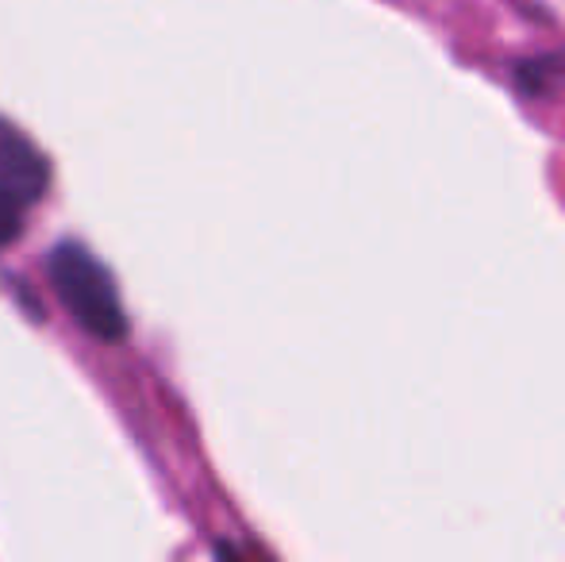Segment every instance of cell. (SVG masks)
<instances>
[{
	"label": "cell",
	"instance_id": "3957f363",
	"mask_svg": "<svg viewBox=\"0 0 565 562\" xmlns=\"http://www.w3.org/2000/svg\"><path fill=\"white\" fill-rule=\"evenodd\" d=\"M565 77V54H543V59H527L515 66V82L531 97H546V93L558 89Z\"/></svg>",
	"mask_w": 565,
	"mask_h": 562
},
{
	"label": "cell",
	"instance_id": "7a4b0ae2",
	"mask_svg": "<svg viewBox=\"0 0 565 562\" xmlns=\"http://www.w3.org/2000/svg\"><path fill=\"white\" fill-rule=\"evenodd\" d=\"M0 185L15 197L20 204L43 201L51 185V162L12 120L0 116Z\"/></svg>",
	"mask_w": 565,
	"mask_h": 562
},
{
	"label": "cell",
	"instance_id": "6da1fadb",
	"mask_svg": "<svg viewBox=\"0 0 565 562\" xmlns=\"http://www.w3.org/2000/svg\"><path fill=\"white\" fill-rule=\"evenodd\" d=\"M46 274H51L54 293L66 305V312L74 316L77 328L89 331L100 343H124L127 312L124 300H119L116 278L85 243L62 240L58 247H51Z\"/></svg>",
	"mask_w": 565,
	"mask_h": 562
},
{
	"label": "cell",
	"instance_id": "277c9868",
	"mask_svg": "<svg viewBox=\"0 0 565 562\" xmlns=\"http://www.w3.org/2000/svg\"><path fill=\"white\" fill-rule=\"evenodd\" d=\"M23 209H28V204H20L0 185V247L15 243V235H20V227H23Z\"/></svg>",
	"mask_w": 565,
	"mask_h": 562
}]
</instances>
